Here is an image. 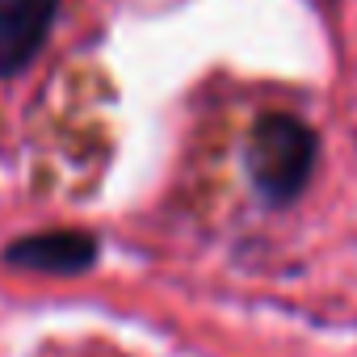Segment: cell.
Listing matches in <instances>:
<instances>
[{
    "label": "cell",
    "instance_id": "cell-1",
    "mask_svg": "<svg viewBox=\"0 0 357 357\" xmlns=\"http://www.w3.org/2000/svg\"><path fill=\"white\" fill-rule=\"evenodd\" d=\"M315 155H319V139L294 114L257 118V126L248 130V143H244L248 181L273 206H286L307 190L311 172H315Z\"/></svg>",
    "mask_w": 357,
    "mask_h": 357
},
{
    "label": "cell",
    "instance_id": "cell-2",
    "mask_svg": "<svg viewBox=\"0 0 357 357\" xmlns=\"http://www.w3.org/2000/svg\"><path fill=\"white\" fill-rule=\"evenodd\" d=\"M101 257V244L89 231H72V227H55V231H34L22 236L13 244H5L0 261L22 273H51V278H72V273H89Z\"/></svg>",
    "mask_w": 357,
    "mask_h": 357
},
{
    "label": "cell",
    "instance_id": "cell-3",
    "mask_svg": "<svg viewBox=\"0 0 357 357\" xmlns=\"http://www.w3.org/2000/svg\"><path fill=\"white\" fill-rule=\"evenodd\" d=\"M59 0H0V76H17L47 43Z\"/></svg>",
    "mask_w": 357,
    "mask_h": 357
}]
</instances>
